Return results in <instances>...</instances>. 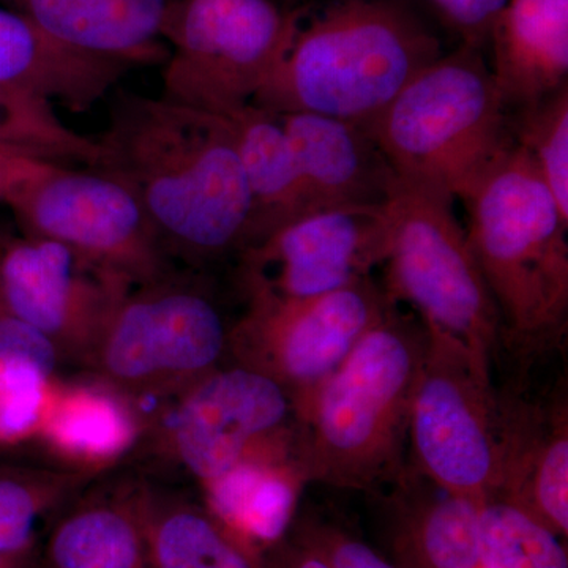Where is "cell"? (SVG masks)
Masks as SVG:
<instances>
[{
  "mask_svg": "<svg viewBox=\"0 0 568 568\" xmlns=\"http://www.w3.org/2000/svg\"><path fill=\"white\" fill-rule=\"evenodd\" d=\"M97 142L99 170L136 194L178 267L209 271L252 242V196L226 115L119 91Z\"/></svg>",
  "mask_w": 568,
  "mask_h": 568,
  "instance_id": "cell-1",
  "label": "cell"
},
{
  "mask_svg": "<svg viewBox=\"0 0 568 568\" xmlns=\"http://www.w3.org/2000/svg\"><path fill=\"white\" fill-rule=\"evenodd\" d=\"M440 43L410 0H335L298 20L254 106L366 125L435 62Z\"/></svg>",
  "mask_w": 568,
  "mask_h": 568,
  "instance_id": "cell-2",
  "label": "cell"
},
{
  "mask_svg": "<svg viewBox=\"0 0 568 568\" xmlns=\"http://www.w3.org/2000/svg\"><path fill=\"white\" fill-rule=\"evenodd\" d=\"M425 349V328L390 304L343 364L295 403V455L308 484L366 489L395 476Z\"/></svg>",
  "mask_w": 568,
  "mask_h": 568,
  "instance_id": "cell-3",
  "label": "cell"
},
{
  "mask_svg": "<svg viewBox=\"0 0 568 568\" xmlns=\"http://www.w3.org/2000/svg\"><path fill=\"white\" fill-rule=\"evenodd\" d=\"M462 201L500 335L521 351L559 343L568 321V216L528 156L511 142Z\"/></svg>",
  "mask_w": 568,
  "mask_h": 568,
  "instance_id": "cell-4",
  "label": "cell"
},
{
  "mask_svg": "<svg viewBox=\"0 0 568 568\" xmlns=\"http://www.w3.org/2000/svg\"><path fill=\"white\" fill-rule=\"evenodd\" d=\"M399 181L463 200L511 144L484 50L459 44L364 125Z\"/></svg>",
  "mask_w": 568,
  "mask_h": 568,
  "instance_id": "cell-5",
  "label": "cell"
},
{
  "mask_svg": "<svg viewBox=\"0 0 568 568\" xmlns=\"http://www.w3.org/2000/svg\"><path fill=\"white\" fill-rule=\"evenodd\" d=\"M231 327L205 272L178 267L126 293L85 369L134 405L170 399L230 361Z\"/></svg>",
  "mask_w": 568,
  "mask_h": 568,
  "instance_id": "cell-6",
  "label": "cell"
},
{
  "mask_svg": "<svg viewBox=\"0 0 568 568\" xmlns=\"http://www.w3.org/2000/svg\"><path fill=\"white\" fill-rule=\"evenodd\" d=\"M387 209L390 241L383 265L388 301L406 302L425 332L454 339L491 368L499 313L455 216L454 200L396 179Z\"/></svg>",
  "mask_w": 568,
  "mask_h": 568,
  "instance_id": "cell-7",
  "label": "cell"
},
{
  "mask_svg": "<svg viewBox=\"0 0 568 568\" xmlns=\"http://www.w3.org/2000/svg\"><path fill=\"white\" fill-rule=\"evenodd\" d=\"M301 14L276 0H171L163 99L226 118L248 106L282 62Z\"/></svg>",
  "mask_w": 568,
  "mask_h": 568,
  "instance_id": "cell-8",
  "label": "cell"
},
{
  "mask_svg": "<svg viewBox=\"0 0 568 568\" xmlns=\"http://www.w3.org/2000/svg\"><path fill=\"white\" fill-rule=\"evenodd\" d=\"M6 204L22 234L69 246L133 286L178 268L136 194L99 168L74 170L40 160Z\"/></svg>",
  "mask_w": 568,
  "mask_h": 568,
  "instance_id": "cell-9",
  "label": "cell"
},
{
  "mask_svg": "<svg viewBox=\"0 0 568 568\" xmlns=\"http://www.w3.org/2000/svg\"><path fill=\"white\" fill-rule=\"evenodd\" d=\"M425 334L407 425L417 473L452 495L487 503L496 496L500 459L489 369L454 339Z\"/></svg>",
  "mask_w": 568,
  "mask_h": 568,
  "instance_id": "cell-10",
  "label": "cell"
},
{
  "mask_svg": "<svg viewBox=\"0 0 568 568\" xmlns=\"http://www.w3.org/2000/svg\"><path fill=\"white\" fill-rule=\"evenodd\" d=\"M168 402L156 417L144 420L141 439L149 437L164 462L200 487L294 425L290 392L271 376L231 361Z\"/></svg>",
  "mask_w": 568,
  "mask_h": 568,
  "instance_id": "cell-11",
  "label": "cell"
},
{
  "mask_svg": "<svg viewBox=\"0 0 568 568\" xmlns=\"http://www.w3.org/2000/svg\"><path fill=\"white\" fill-rule=\"evenodd\" d=\"M231 327L230 361L282 384L301 402L332 373L392 302L372 278L304 301H248Z\"/></svg>",
  "mask_w": 568,
  "mask_h": 568,
  "instance_id": "cell-12",
  "label": "cell"
},
{
  "mask_svg": "<svg viewBox=\"0 0 568 568\" xmlns=\"http://www.w3.org/2000/svg\"><path fill=\"white\" fill-rule=\"evenodd\" d=\"M388 241L387 203L315 209L239 254V290L245 302L335 293L368 280L386 261Z\"/></svg>",
  "mask_w": 568,
  "mask_h": 568,
  "instance_id": "cell-13",
  "label": "cell"
},
{
  "mask_svg": "<svg viewBox=\"0 0 568 568\" xmlns=\"http://www.w3.org/2000/svg\"><path fill=\"white\" fill-rule=\"evenodd\" d=\"M133 284L69 246L0 239V305L40 332L62 365L88 368L108 321Z\"/></svg>",
  "mask_w": 568,
  "mask_h": 568,
  "instance_id": "cell-14",
  "label": "cell"
},
{
  "mask_svg": "<svg viewBox=\"0 0 568 568\" xmlns=\"http://www.w3.org/2000/svg\"><path fill=\"white\" fill-rule=\"evenodd\" d=\"M39 568H151L144 477L108 470L52 518Z\"/></svg>",
  "mask_w": 568,
  "mask_h": 568,
  "instance_id": "cell-15",
  "label": "cell"
},
{
  "mask_svg": "<svg viewBox=\"0 0 568 568\" xmlns=\"http://www.w3.org/2000/svg\"><path fill=\"white\" fill-rule=\"evenodd\" d=\"M305 484L293 425L201 489L213 517L260 560L290 532Z\"/></svg>",
  "mask_w": 568,
  "mask_h": 568,
  "instance_id": "cell-16",
  "label": "cell"
},
{
  "mask_svg": "<svg viewBox=\"0 0 568 568\" xmlns=\"http://www.w3.org/2000/svg\"><path fill=\"white\" fill-rule=\"evenodd\" d=\"M278 115L317 209L387 203L396 175L364 125L308 112Z\"/></svg>",
  "mask_w": 568,
  "mask_h": 568,
  "instance_id": "cell-17",
  "label": "cell"
},
{
  "mask_svg": "<svg viewBox=\"0 0 568 568\" xmlns=\"http://www.w3.org/2000/svg\"><path fill=\"white\" fill-rule=\"evenodd\" d=\"M506 499L544 523L556 536L568 534L567 405L545 410L500 409L499 484Z\"/></svg>",
  "mask_w": 568,
  "mask_h": 568,
  "instance_id": "cell-18",
  "label": "cell"
},
{
  "mask_svg": "<svg viewBox=\"0 0 568 568\" xmlns=\"http://www.w3.org/2000/svg\"><path fill=\"white\" fill-rule=\"evenodd\" d=\"M144 429L134 403L91 376L89 381H51L39 439L73 469L108 473L136 450Z\"/></svg>",
  "mask_w": 568,
  "mask_h": 568,
  "instance_id": "cell-19",
  "label": "cell"
},
{
  "mask_svg": "<svg viewBox=\"0 0 568 568\" xmlns=\"http://www.w3.org/2000/svg\"><path fill=\"white\" fill-rule=\"evenodd\" d=\"M22 13L80 54L134 67L163 65L171 0H21Z\"/></svg>",
  "mask_w": 568,
  "mask_h": 568,
  "instance_id": "cell-20",
  "label": "cell"
},
{
  "mask_svg": "<svg viewBox=\"0 0 568 568\" xmlns=\"http://www.w3.org/2000/svg\"><path fill=\"white\" fill-rule=\"evenodd\" d=\"M497 92L507 112L568 85V0H507L489 29Z\"/></svg>",
  "mask_w": 568,
  "mask_h": 568,
  "instance_id": "cell-21",
  "label": "cell"
},
{
  "mask_svg": "<svg viewBox=\"0 0 568 568\" xmlns=\"http://www.w3.org/2000/svg\"><path fill=\"white\" fill-rule=\"evenodd\" d=\"M129 67L69 50L22 11L0 7V85L67 110L103 100Z\"/></svg>",
  "mask_w": 568,
  "mask_h": 568,
  "instance_id": "cell-22",
  "label": "cell"
},
{
  "mask_svg": "<svg viewBox=\"0 0 568 568\" xmlns=\"http://www.w3.org/2000/svg\"><path fill=\"white\" fill-rule=\"evenodd\" d=\"M392 500V540L399 568H480L478 519L484 504L437 487L428 478H399Z\"/></svg>",
  "mask_w": 568,
  "mask_h": 568,
  "instance_id": "cell-23",
  "label": "cell"
},
{
  "mask_svg": "<svg viewBox=\"0 0 568 568\" xmlns=\"http://www.w3.org/2000/svg\"><path fill=\"white\" fill-rule=\"evenodd\" d=\"M227 118L234 125L252 196L250 245H253L283 224L317 207L306 190L280 115L248 104Z\"/></svg>",
  "mask_w": 568,
  "mask_h": 568,
  "instance_id": "cell-24",
  "label": "cell"
},
{
  "mask_svg": "<svg viewBox=\"0 0 568 568\" xmlns=\"http://www.w3.org/2000/svg\"><path fill=\"white\" fill-rule=\"evenodd\" d=\"M144 523L151 568H260L204 503L148 477Z\"/></svg>",
  "mask_w": 568,
  "mask_h": 568,
  "instance_id": "cell-25",
  "label": "cell"
},
{
  "mask_svg": "<svg viewBox=\"0 0 568 568\" xmlns=\"http://www.w3.org/2000/svg\"><path fill=\"white\" fill-rule=\"evenodd\" d=\"M100 476L58 463H0V555L33 551L41 521L54 518Z\"/></svg>",
  "mask_w": 568,
  "mask_h": 568,
  "instance_id": "cell-26",
  "label": "cell"
},
{
  "mask_svg": "<svg viewBox=\"0 0 568 568\" xmlns=\"http://www.w3.org/2000/svg\"><path fill=\"white\" fill-rule=\"evenodd\" d=\"M0 149L52 163H84L99 168L97 140L73 132L52 103L0 85Z\"/></svg>",
  "mask_w": 568,
  "mask_h": 568,
  "instance_id": "cell-27",
  "label": "cell"
},
{
  "mask_svg": "<svg viewBox=\"0 0 568 568\" xmlns=\"http://www.w3.org/2000/svg\"><path fill=\"white\" fill-rule=\"evenodd\" d=\"M480 568H568L566 545L521 507L491 497L478 519Z\"/></svg>",
  "mask_w": 568,
  "mask_h": 568,
  "instance_id": "cell-28",
  "label": "cell"
},
{
  "mask_svg": "<svg viewBox=\"0 0 568 568\" xmlns=\"http://www.w3.org/2000/svg\"><path fill=\"white\" fill-rule=\"evenodd\" d=\"M508 133L568 216V85L507 112Z\"/></svg>",
  "mask_w": 568,
  "mask_h": 568,
  "instance_id": "cell-29",
  "label": "cell"
},
{
  "mask_svg": "<svg viewBox=\"0 0 568 568\" xmlns=\"http://www.w3.org/2000/svg\"><path fill=\"white\" fill-rule=\"evenodd\" d=\"M54 377L32 365L0 368V447L36 439Z\"/></svg>",
  "mask_w": 568,
  "mask_h": 568,
  "instance_id": "cell-30",
  "label": "cell"
},
{
  "mask_svg": "<svg viewBox=\"0 0 568 568\" xmlns=\"http://www.w3.org/2000/svg\"><path fill=\"white\" fill-rule=\"evenodd\" d=\"M290 534L312 548L331 568H399L336 526L304 519L291 526Z\"/></svg>",
  "mask_w": 568,
  "mask_h": 568,
  "instance_id": "cell-31",
  "label": "cell"
},
{
  "mask_svg": "<svg viewBox=\"0 0 568 568\" xmlns=\"http://www.w3.org/2000/svg\"><path fill=\"white\" fill-rule=\"evenodd\" d=\"M436 20L458 37L459 44L484 50L489 29L507 0H420Z\"/></svg>",
  "mask_w": 568,
  "mask_h": 568,
  "instance_id": "cell-32",
  "label": "cell"
},
{
  "mask_svg": "<svg viewBox=\"0 0 568 568\" xmlns=\"http://www.w3.org/2000/svg\"><path fill=\"white\" fill-rule=\"evenodd\" d=\"M10 365H33L50 376L62 366L58 351L40 332L0 305V368Z\"/></svg>",
  "mask_w": 568,
  "mask_h": 568,
  "instance_id": "cell-33",
  "label": "cell"
},
{
  "mask_svg": "<svg viewBox=\"0 0 568 568\" xmlns=\"http://www.w3.org/2000/svg\"><path fill=\"white\" fill-rule=\"evenodd\" d=\"M260 568H331L312 548L286 534L274 547L264 551Z\"/></svg>",
  "mask_w": 568,
  "mask_h": 568,
  "instance_id": "cell-34",
  "label": "cell"
},
{
  "mask_svg": "<svg viewBox=\"0 0 568 568\" xmlns=\"http://www.w3.org/2000/svg\"><path fill=\"white\" fill-rule=\"evenodd\" d=\"M37 162L40 160L0 149V204H6L11 190L31 173Z\"/></svg>",
  "mask_w": 568,
  "mask_h": 568,
  "instance_id": "cell-35",
  "label": "cell"
},
{
  "mask_svg": "<svg viewBox=\"0 0 568 568\" xmlns=\"http://www.w3.org/2000/svg\"><path fill=\"white\" fill-rule=\"evenodd\" d=\"M0 568H39L36 549L21 555H0Z\"/></svg>",
  "mask_w": 568,
  "mask_h": 568,
  "instance_id": "cell-36",
  "label": "cell"
},
{
  "mask_svg": "<svg viewBox=\"0 0 568 568\" xmlns=\"http://www.w3.org/2000/svg\"><path fill=\"white\" fill-rule=\"evenodd\" d=\"M276 2L282 3L286 9H298V3L301 0H276Z\"/></svg>",
  "mask_w": 568,
  "mask_h": 568,
  "instance_id": "cell-37",
  "label": "cell"
}]
</instances>
